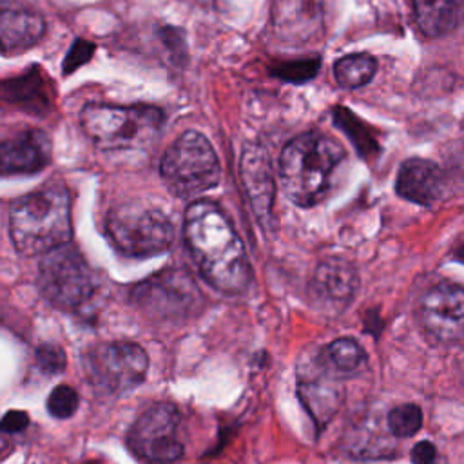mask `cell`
Listing matches in <instances>:
<instances>
[{"label":"cell","mask_w":464,"mask_h":464,"mask_svg":"<svg viewBox=\"0 0 464 464\" xmlns=\"http://www.w3.org/2000/svg\"><path fill=\"white\" fill-rule=\"evenodd\" d=\"M188 252L208 285L225 294H241L252 281L243 241L223 210L212 201H194L183 223Z\"/></svg>","instance_id":"1"},{"label":"cell","mask_w":464,"mask_h":464,"mask_svg":"<svg viewBox=\"0 0 464 464\" xmlns=\"http://www.w3.org/2000/svg\"><path fill=\"white\" fill-rule=\"evenodd\" d=\"M9 234L24 256L47 254L72 236L69 190L53 183L18 198L9 210Z\"/></svg>","instance_id":"2"},{"label":"cell","mask_w":464,"mask_h":464,"mask_svg":"<svg viewBox=\"0 0 464 464\" xmlns=\"http://www.w3.org/2000/svg\"><path fill=\"white\" fill-rule=\"evenodd\" d=\"M344 149L328 134L308 130L290 140L279 156V179L285 194L297 207L319 203Z\"/></svg>","instance_id":"3"},{"label":"cell","mask_w":464,"mask_h":464,"mask_svg":"<svg viewBox=\"0 0 464 464\" xmlns=\"http://www.w3.org/2000/svg\"><path fill=\"white\" fill-rule=\"evenodd\" d=\"M87 138L103 150L136 149L152 143L165 123V112L154 105L87 103L80 112Z\"/></svg>","instance_id":"4"},{"label":"cell","mask_w":464,"mask_h":464,"mask_svg":"<svg viewBox=\"0 0 464 464\" xmlns=\"http://www.w3.org/2000/svg\"><path fill=\"white\" fill-rule=\"evenodd\" d=\"M219 161L210 141L198 130L183 132L163 154L160 174L179 198L199 196L219 181Z\"/></svg>","instance_id":"5"},{"label":"cell","mask_w":464,"mask_h":464,"mask_svg":"<svg viewBox=\"0 0 464 464\" xmlns=\"http://www.w3.org/2000/svg\"><path fill=\"white\" fill-rule=\"evenodd\" d=\"M145 350L129 341H111L91 348L83 357V372L100 397L121 395L140 386L147 375Z\"/></svg>","instance_id":"6"},{"label":"cell","mask_w":464,"mask_h":464,"mask_svg":"<svg viewBox=\"0 0 464 464\" xmlns=\"http://www.w3.org/2000/svg\"><path fill=\"white\" fill-rule=\"evenodd\" d=\"M105 234L121 254L132 257H149L167 250L174 236L161 210L136 203L112 208L105 218Z\"/></svg>","instance_id":"7"},{"label":"cell","mask_w":464,"mask_h":464,"mask_svg":"<svg viewBox=\"0 0 464 464\" xmlns=\"http://www.w3.org/2000/svg\"><path fill=\"white\" fill-rule=\"evenodd\" d=\"M38 286L54 306L74 310L92 295L94 279L82 254L71 243H65L44 254L38 268Z\"/></svg>","instance_id":"8"},{"label":"cell","mask_w":464,"mask_h":464,"mask_svg":"<svg viewBox=\"0 0 464 464\" xmlns=\"http://www.w3.org/2000/svg\"><path fill=\"white\" fill-rule=\"evenodd\" d=\"M143 314L161 319H185L201 306V292L194 279L178 268L163 270L140 285L130 294Z\"/></svg>","instance_id":"9"},{"label":"cell","mask_w":464,"mask_h":464,"mask_svg":"<svg viewBox=\"0 0 464 464\" xmlns=\"http://www.w3.org/2000/svg\"><path fill=\"white\" fill-rule=\"evenodd\" d=\"M178 426L179 413L174 404H152L132 424L129 431V448L147 464H172L183 455Z\"/></svg>","instance_id":"10"},{"label":"cell","mask_w":464,"mask_h":464,"mask_svg":"<svg viewBox=\"0 0 464 464\" xmlns=\"http://www.w3.org/2000/svg\"><path fill=\"white\" fill-rule=\"evenodd\" d=\"M419 319L433 339L460 341L464 337V288L450 283L431 286L420 297Z\"/></svg>","instance_id":"11"},{"label":"cell","mask_w":464,"mask_h":464,"mask_svg":"<svg viewBox=\"0 0 464 464\" xmlns=\"http://www.w3.org/2000/svg\"><path fill=\"white\" fill-rule=\"evenodd\" d=\"M359 276L355 266L343 257H326L315 268L312 277V295L321 306L343 310L355 295Z\"/></svg>","instance_id":"12"},{"label":"cell","mask_w":464,"mask_h":464,"mask_svg":"<svg viewBox=\"0 0 464 464\" xmlns=\"http://www.w3.org/2000/svg\"><path fill=\"white\" fill-rule=\"evenodd\" d=\"M53 143L45 130L27 129L13 134L2 143L4 174H34L51 161Z\"/></svg>","instance_id":"13"},{"label":"cell","mask_w":464,"mask_h":464,"mask_svg":"<svg viewBox=\"0 0 464 464\" xmlns=\"http://www.w3.org/2000/svg\"><path fill=\"white\" fill-rule=\"evenodd\" d=\"M241 176L256 216L259 218V221L266 223L272 216L274 178L268 156L263 149L256 145H248L245 149L241 160Z\"/></svg>","instance_id":"14"},{"label":"cell","mask_w":464,"mask_h":464,"mask_svg":"<svg viewBox=\"0 0 464 464\" xmlns=\"http://www.w3.org/2000/svg\"><path fill=\"white\" fill-rule=\"evenodd\" d=\"M395 190L411 203L430 207L442 194V172L430 160L410 158L399 169Z\"/></svg>","instance_id":"15"},{"label":"cell","mask_w":464,"mask_h":464,"mask_svg":"<svg viewBox=\"0 0 464 464\" xmlns=\"http://www.w3.org/2000/svg\"><path fill=\"white\" fill-rule=\"evenodd\" d=\"M323 0H277L274 27L285 40L303 42L321 29Z\"/></svg>","instance_id":"16"},{"label":"cell","mask_w":464,"mask_h":464,"mask_svg":"<svg viewBox=\"0 0 464 464\" xmlns=\"http://www.w3.org/2000/svg\"><path fill=\"white\" fill-rule=\"evenodd\" d=\"M44 31L45 20L40 13L20 5H4L0 16V40L5 54L20 53L34 45Z\"/></svg>","instance_id":"17"},{"label":"cell","mask_w":464,"mask_h":464,"mask_svg":"<svg viewBox=\"0 0 464 464\" xmlns=\"http://www.w3.org/2000/svg\"><path fill=\"white\" fill-rule=\"evenodd\" d=\"M419 29L439 38L457 29L464 18V0H411Z\"/></svg>","instance_id":"18"},{"label":"cell","mask_w":464,"mask_h":464,"mask_svg":"<svg viewBox=\"0 0 464 464\" xmlns=\"http://www.w3.org/2000/svg\"><path fill=\"white\" fill-rule=\"evenodd\" d=\"M4 100L24 111L42 114L51 105V89L42 71L33 67L31 72L25 71L22 76L4 82Z\"/></svg>","instance_id":"19"},{"label":"cell","mask_w":464,"mask_h":464,"mask_svg":"<svg viewBox=\"0 0 464 464\" xmlns=\"http://www.w3.org/2000/svg\"><path fill=\"white\" fill-rule=\"evenodd\" d=\"M323 364L334 377H348L357 373L366 362L364 350L350 337H339L323 350Z\"/></svg>","instance_id":"20"},{"label":"cell","mask_w":464,"mask_h":464,"mask_svg":"<svg viewBox=\"0 0 464 464\" xmlns=\"http://www.w3.org/2000/svg\"><path fill=\"white\" fill-rule=\"evenodd\" d=\"M377 72V60L366 53H353L334 63L335 82L343 89H357L372 82Z\"/></svg>","instance_id":"21"},{"label":"cell","mask_w":464,"mask_h":464,"mask_svg":"<svg viewBox=\"0 0 464 464\" xmlns=\"http://www.w3.org/2000/svg\"><path fill=\"white\" fill-rule=\"evenodd\" d=\"M334 121L346 132V136H350V140L353 141V145L357 147V150L361 154H370L375 152V141L370 134V130H364V123L361 120L355 118L353 112H350L348 109L337 107L334 111Z\"/></svg>","instance_id":"22"},{"label":"cell","mask_w":464,"mask_h":464,"mask_svg":"<svg viewBox=\"0 0 464 464\" xmlns=\"http://www.w3.org/2000/svg\"><path fill=\"white\" fill-rule=\"evenodd\" d=\"M422 426V411L417 404H401L388 413V428L399 439L413 437Z\"/></svg>","instance_id":"23"},{"label":"cell","mask_w":464,"mask_h":464,"mask_svg":"<svg viewBox=\"0 0 464 464\" xmlns=\"http://www.w3.org/2000/svg\"><path fill=\"white\" fill-rule=\"evenodd\" d=\"M321 67V58H303V60H292V62H281L274 65L272 72L290 83H303L312 80Z\"/></svg>","instance_id":"24"},{"label":"cell","mask_w":464,"mask_h":464,"mask_svg":"<svg viewBox=\"0 0 464 464\" xmlns=\"http://www.w3.org/2000/svg\"><path fill=\"white\" fill-rule=\"evenodd\" d=\"M80 404L78 392L67 384L56 386L47 399V410L54 419H69Z\"/></svg>","instance_id":"25"},{"label":"cell","mask_w":464,"mask_h":464,"mask_svg":"<svg viewBox=\"0 0 464 464\" xmlns=\"http://www.w3.org/2000/svg\"><path fill=\"white\" fill-rule=\"evenodd\" d=\"M36 364L45 375L62 373L65 368V352L56 344H44L36 350Z\"/></svg>","instance_id":"26"},{"label":"cell","mask_w":464,"mask_h":464,"mask_svg":"<svg viewBox=\"0 0 464 464\" xmlns=\"http://www.w3.org/2000/svg\"><path fill=\"white\" fill-rule=\"evenodd\" d=\"M92 53H94V44L85 40H76L63 60V74H69L74 69H78L82 63H85L91 58Z\"/></svg>","instance_id":"27"},{"label":"cell","mask_w":464,"mask_h":464,"mask_svg":"<svg viewBox=\"0 0 464 464\" xmlns=\"http://www.w3.org/2000/svg\"><path fill=\"white\" fill-rule=\"evenodd\" d=\"M437 459V448L430 440H420L411 450L413 464H433Z\"/></svg>","instance_id":"28"},{"label":"cell","mask_w":464,"mask_h":464,"mask_svg":"<svg viewBox=\"0 0 464 464\" xmlns=\"http://www.w3.org/2000/svg\"><path fill=\"white\" fill-rule=\"evenodd\" d=\"M27 424H29V417L25 411H20V410H11L2 419V430L5 433L22 431V430H25Z\"/></svg>","instance_id":"29"},{"label":"cell","mask_w":464,"mask_h":464,"mask_svg":"<svg viewBox=\"0 0 464 464\" xmlns=\"http://www.w3.org/2000/svg\"><path fill=\"white\" fill-rule=\"evenodd\" d=\"M455 259H459L460 263H464V245L457 250V254H455Z\"/></svg>","instance_id":"30"}]
</instances>
